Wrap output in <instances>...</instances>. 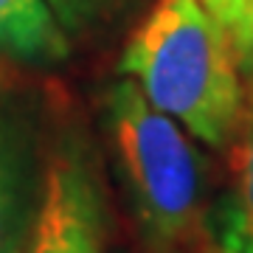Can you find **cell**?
Instances as JSON below:
<instances>
[{
	"mask_svg": "<svg viewBox=\"0 0 253 253\" xmlns=\"http://www.w3.org/2000/svg\"><path fill=\"white\" fill-rule=\"evenodd\" d=\"M118 73L200 144L228 149L239 135L248 87L228 34L203 0H152Z\"/></svg>",
	"mask_w": 253,
	"mask_h": 253,
	"instance_id": "6da1fadb",
	"label": "cell"
},
{
	"mask_svg": "<svg viewBox=\"0 0 253 253\" xmlns=\"http://www.w3.org/2000/svg\"><path fill=\"white\" fill-rule=\"evenodd\" d=\"M101 118L118 183L144 245L152 253H177L203 234L206 158L189 132L152 107L126 76L107 87Z\"/></svg>",
	"mask_w": 253,
	"mask_h": 253,
	"instance_id": "7a4b0ae2",
	"label": "cell"
},
{
	"mask_svg": "<svg viewBox=\"0 0 253 253\" xmlns=\"http://www.w3.org/2000/svg\"><path fill=\"white\" fill-rule=\"evenodd\" d=\"M107 194L90 144L68 132L48 155L45 191L23 253H104Z\"/></svg>",
	"mask_w": 253,
	"mask_h": 253,
	"instance_id": "3957f363",
	"label": "cell"
},
{
	"mask_svg": "<svg viewBox=\"0 0 253 253\" xmlns=\"http://www.w3.org/2000/svg\"><path fill=\"white\" fill-rule=\"evenodd\" d=\"M51 144L28 96L0 84V253H23L34 231Z\"/></svg>",
	"mask_w": 253,
	"mask_h": 253,
	"instance_id": "277c9868",
	"label": "cell"
},
{
	"mask_svg": "<svg viewBox=\"0 0 253 253\" xmlns=\"http://www.w3.org/2000/svg\"><path fill=\"white\" fill-rule=\"evenodd\" d=\"M228 189L206 208L203 234L211 253H253V87L236 135Z\"/></svg>",
	"mask_w": 253,
	"mask_h": 253,
	"instance_id": "5b68a950",
	"label": "cell"
},
{
	"mask_svg": "<svg viewBox=\"0 0 253 253\" xmlns=\"http://www.w3.org/2000/svg\"><path fill=\"white\" fill-rule=\"evenodd\" d=\"M71 54V34L48 0H0V56L23 65H56Z\"/></svg>",
	"mask_w": 253,
	"mask_h": 253,
	"instance_id": "8992f818",
	"label": "cell"
},
{
	"mask_svg": "<svg viewBox=\"0 0 253 253\" xmlns=\"http://www.w3.org/2000/svg\"><path fill=\"white\" fill-rule=\"evenodd\" d=\"M228 42L234 48L236 68L242 76L245 87H253V0H239L234 11V20L228 26Z\"/></svg>",
	"mask_w": 253,
	"mask_h": 253,
	"instance_id": "52a82bcc",
	"label": "cell"
},
{
	"mask_svg": "<svg viewBox=\"0 0 253 253\" xmlns=\"http://www.w3.org/2000/svg\"><path fill=\"white\" fill-rule=\"evenodd\" d=\"M116 0H48L56 20L62 23L68 34H79L87 26H93L99 17H104Z\"/></svg>",
	"mask_w": 253,
	"mask_h": 253,
	"instance_id": "ba28073f",
	"label": "cell"
},
{
	"mask_svg": "<svg viewBox=\"0 0 253 253\" xmlns=\"http://www.w3.org/2000/svg\"><path fill=\"white\" fill-rule=\"evenodd\" d=\"M203 6L214 14V20L222 26V31H228L231 20H234V11H236V6H239V0H203Z\"/></svg>",
	"mask_w": 253,
	"mask_h": 253,
	"instance_id": "9c48e42d",
	"label": "cell"
}]
</instances>
